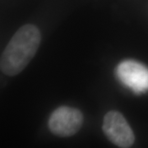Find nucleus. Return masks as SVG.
<instances>
[{
	"label": "nucleus",
	"instance_id": "nucleus-2",
	"mask_svg": "<svg viewBox=\"0 0 148 148\" xmlns=\"http://www.w3.org/2000/svg\"><path fill=\"white\" fill-rule=\"evenodd\" d=\"M83 123L82 113L73 107L60 106L49 119V128L58 138L72 137L81 129Z\"/></svg>",
	"mask_w": 148,
	"mask_h": 148
},
{
	"label": "nucleus",
	"instance_id": "nucleus-3",
	"mask_svg": "<svg viewBox=\"0 0 148 148\" xmlns=\"http://www.w3.org/2000/svg\"><path fill=\"white\" fill-rule=\"evenodd\" d=\"M102 130L111 143L118 147H131L135 136L124 116L117 110L107 112L104 116Z\"/></svg>",
	"mask_w": 148,
	"mask_h": 148
},
{
	"label": "nucleus",
	"instance_id": "nucleus-4",
	"mask_svg": "<svg viewBox=\"0 0 148 148\" xmlns=\"http://www.w3.org/2000/svg\"><path fill=\"white\" fill-rule=\"evenodd\" d=\"M116 76L135 94H142L148 90V68L134 60H124L117 66Z\"/></svg>",
	"mask_w": 148,
	"mask_h": 148
},
{
	"label": "nucleus",
	"instance_id": "nucleus-1",
	"mask_svg": "<svg viewBox=\"0 0 148 148\" xmlns=\"http://www.w3.org/2000/svg\"><path fill=\"white\" fill-rule=\"evenodd\" d=\"M40 40V32L36 26L27 24L19 28L1 55L2 73L9 77L21 73L36 55Z\"/></svg>",
	"mask_w": 148,
	"mask_h": 148
}]
</instances>
